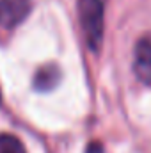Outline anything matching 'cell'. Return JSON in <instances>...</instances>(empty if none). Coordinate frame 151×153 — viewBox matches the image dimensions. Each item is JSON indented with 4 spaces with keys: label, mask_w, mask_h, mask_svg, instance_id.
<instances>
[{
    "label": "cell",
    "mask_w": 151,
    "mask_h": 153,
    "mask_svg": "<svg viewBox=\"0 0 151 153\" xmlns=\"http://www.w3.org/2000/svg\"><path fill=\"white\" fill-rule=\"evenodd\" d=\"M78 14L89 48L98 50L103 38V0H78Z\"/></svg>",
    "instance_id": "6da1fadb"
},
{
    "label": "cell",
    "mask_w": 151,
    "mask_h": 153,
    "mask_svg": "<svg viewBox=\"0 0 151 153\" xmlns=\"http://www.w3.org/2000/svg\"><path fill=\"white\" fill-rule=\"evenodd\" d=\"M32 9V0H0V25L13 29L20 25Z\"/></svg>",
    "instance_id": "7a4b0ae2"
},
{
    "label": "cell",
    "mask_w": 151,
    "mask_h": 153,
    "mask_svg": "<svg viewBox=\"0 0 151 153\" xmlns=\"http://www.w3.org/2000/svg\"><path fill=\"white\" fill-rule=\"evenodd\" d=\"M133 71L142 84L151 85V36L141 38L135 45Z\"/></svg>",
    "instance_id": "3957f363"
},
{
    "label": "cell",
    "mask_w": 151,
    "mask_h": 153,
    "mask_svg": "<svg viewBox=\"0 0 151 153\" xmlns=\"http://www.w3.org/2000/svg\"><path fill=\"white\" fill-rule=\"evenodd\" d=\"M59 82H61V70L57 64H46L39 68L34 75V87L41 93L53 89Z\"/></svg>",
    "instance_id": "277c9868"
},
{
    "label": "cell",
    "mask_w": 151,
    "mask_h": 153,
    "mask_svg": "<svg viewBox=\"0 0 151 153\" xmlns=\"http://www.w3.org/2000/svg\"><path fill=\"white\" fill-rule=\"evenodd\" d=\"M0 153H27L21 141L11 134H0Z\"/></svg>",
    "instance_id": "5b68a950"
},
{
    "label": "cell",
    "mask_w": 151,
    "mask_h": 153,
    "mask_svg": "<svg viewBox=\"0 0 151 153\" xmlns=\"http://www.w3.org/2000/svg\"><path fill=\"white\" fill-rule=\"evenodd\" d=\"M85 153H103V148H101V144L100 143H91L89 146H87V152Z\"/></svg>",
    "instance_id": "8992f818"
}]
</instances>
